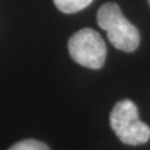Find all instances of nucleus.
<instances>
[{
  "label": "nucleus",
  "instance_id": "f257e3e1",
  "mask_svg": "<svg viewBox=\"0 0 150 150\" xmlns=\"http://www.w3.org/2000/svg\"><path fill=\"white\" fill-rule=\"evenodd\" d=\"M96 20L112 46L128 53L137 50L140 44L139 30L123 15L118 4H104L98 11Z\"/></svg>",
  "mask_w": 150,
  "mask_h": 150
},
{
  "label": "nucleus",
  "instance_id": "f03ea898",
  "mask_svg": "<svg viewBox=\"0 0 150 150\" xmlns=\"http://www.w3.org/2000/svg\"><path fill=\"white\" fill-rule=\"evenodd\" d=\"M110 126L124 144L142 145L150 139V128L139 119L137 105L128 99L118 101L112 108Z\"/></svg>",
  "mask_w": 150,
  "mask_h": 150
},
{
  "label": "nucleus",
  "instance_id": "7ed1b4c3",
  "mask_svg": "<svg viewBox=\"0 0 150 150\" xmlns=\"http://www.w3.org/2000/svg\"><path fill=\"white\" fill-rule=\"evenodd\" d=\"M69 54L75 63L89 69H100L105 63L106 45L101 35L90 28L76 31L69 39Z\"/></svg>",
  "mask_w": 150,
  "mask_h": 150
},
{
  "label": "nucleus",
  "instance_id": "20e7f679",
  "mask_svg": "<svg viewBox=\"0 0 150 150\" xmlns=\"http://www.w3.org/2000/svg\"><path fill=\"white\" fill-rule=\"evenodd\" d=\"M93 3V0H54L55 6L65 14H73L85 9Z\"/></svg>",
  "mask_w": 150,
  "mask_h": 150
},
{
  "label": "nucleus",
  "instance_id": "39448f33",
  "mask_svg": "<svg viewBox=\"0 0 150 150\" xmlns=\"http://www.w3.org/2000/svg\"><path fill=\"white\" fill-rule=\"evenodd\" d=\"M8 150H50V148L45 143L39 142V140L26 139V140L18 142Z\"/></svg>",
  "mask_w": 150,
  "mask_h": 150
},
{
  "label": "nucleus",
  "instance_id": "423d86ee",
  "mask_svg": "<svg viewBox=\"0 0 150 150\" xmlns=\"http://www.w3.org/2000/svg\"><path fill=\"white\" fill-rule=\"evenodd\" d=\"M149 3H150V0H149Z\"/></svg>",
  "mask_w": 150,
  "mask_h": 150
}]
</instances>
